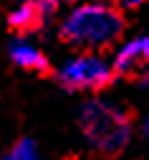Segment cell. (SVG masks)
Wrapping results in <instances>:
<instances>
[{
	"instance_id": "52a82bcc",
	"label": "cell",
	"mask_w": 149,
	"mask_h": 160,
	"mask_svg": "<svg viewBox=\"0 0 149 160\" xmlns=\"http://www.w3.org/2000/svg\"><path fill=\"white\" fill-rule=\"evenodd\" d=\"M38 155H40V148L33 137H20L5 150V158L10 160H35Z\"/></svg>"
},
{
	"instance_id": "3957f363",
	"label": "cell",
	"mask_w": 149,
	"mask_h": 160,
	"mask_svg": "<svg viewBox=\"0 0 149 160\" xmlns=\"http://www.w3.org/2000/svg\"><path fill=\"white\" fill-rule=\"evenodd\" d=\"M111 58L104 51H73L56 69V82L71 94H101L114 82Z\"/></svg>"
},
{
	"instance_id": "30bf717a",
	"label": "cell",
	"mask_w": 149,
	"mask_h": 160,
	"mask_svg": "<svg viewBox=\"0 0 149 160\" xmlns=\"http://www.w3.org/2000/svg\"><path fill=\"white\" fill-rule=\"evenodd\" d=\"M58 5H73V3H78V0H56Z\"/></svg>"
},
{
	"instance_id": "9c48e42d",
	"label": "cell",
	"mask_w": 149,
	"mask_h": 160,
	"mask_svg": "<svg viewBox=\"0 0 149 160\" xmlns=\"http://www.w3.org/2000/svg\"><path fill=\"white\" fill-rule=\"evenodd\" d=\"M142 137L147 140V145H149V109H147V114L142 119Z\"/></svg>"
},
{
	"instance_id": "6da1fadb",
	"label": "cell",
	"mask_w": 149,
	"mask_h": 160,
	"mask_svg": "<svg viewBox=\"0 0 149 160\" xmlns=\"http://www.w3.org/2000/svg\"><path fill=\"white\" fill-rule=\"evenodd\" d=\"M124 10L111 0H78L61 18V41L73 51H109L124 38Z\"/></svg>"
},
{
	"instance_id": "ba28073f",
	"label": "cell",
	"mask_w": 149,
	"mask_h": 160,
	"mask_svg": "<svg viewBox=\"0 0 149 160\" xmlns=\"http://www.w3.org/2000/svg\"><path fill=\"white\" fill-rule=\"evenodd\" d=\"M111 3L116 8H121V10H137V8H142L147 3V0H111Z\"/></svg>"
},
{
	"instance_id": "8992f818",
	"label": "cell",
	"mask_w": 149,
	"mask_h": 160,
	"mask_svg": "<svg viewBox=\"0 0 149 160\" xmlns=\"http://www.w3.org/2000/svg\"><path fill=\"white\" fill-rule=\"evenodd\" d=\"M8 58L15 69L28 71V74H46L51 69L48 53L35 41H30L26 33H18V38H13L8 43Z\"/></svg>"
},
{
	"instance_id": "5b68a950",
	"label": "cell",
	"mask_w": 149,
	"mask_h": 160,
	"mask_svg": "<svg viewBox=\"0 0 149 160\" xmlns=\"http://www.w3.org/2000/svg\"><path fill=\"white\" fill-rule=\"evenodd\" d=\"M58 3L56 0H18L8 13V26L15 33L30 36L33 31L43 28L48 21L58 15Z\"/></svg>"
},
{
	"instance_id": "277c9868",
	"label": "cell",
	"mask_w": 149,
	"mask_h": 160,
	"mask_svg": "<svg viewBox=\"0 0 149 160\" xmlns=\"http://www.w3.org/2000/svg\"><path fill=\"white\" fill-rule=\"evenodd\" d=\"M111 66L116 76L129 79L142 89H149V36L139 33L132 38H121L116 43Z\"/></svg>"
},
{
	"instance_id": "7a4b0ae2",
	"label": "cell",
	"mask_w": 149,
	"mask_h": 160,
	"mask_svg": "<svg viewBox=\"0 0 149 160\" xmlns=\"http://www.w3.org/2000/svg\"><path fill=\"white\" fill-rule=\"evenodd\" d=\"M78 130L86 145L104 158H116L129 148L134 137L132 114L121 104L104 99L99 94H89L78 107Z\"/></svg>"
}]
</instances>
